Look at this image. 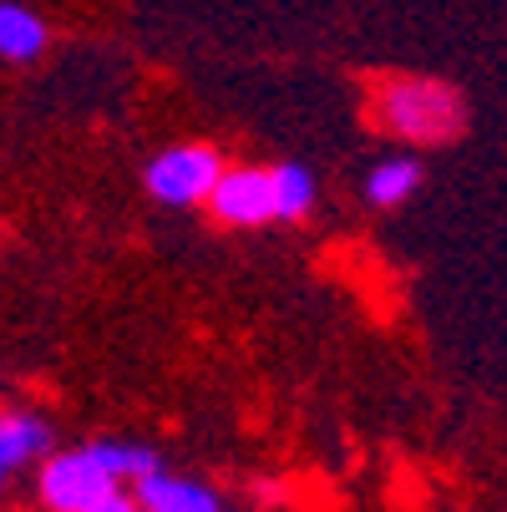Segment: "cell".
Instances as JSON below:
<instances>
[{"instance_id": "cell-1", "label": "cell", "mask_w": 507, "mask_h": 512, "mask_svg": "<svg viewBox=\"0 0 507 512\" xmlns=\"http://www.w3.org/2000/svg\"><path fill=\"white\" fill-rule=\"evenodd\" d=\"M381 122L396 137H411V142H447V137L462 132V102L442 82L401 77L381 92Z\"/></svg>"}, {"instance_id": "cell-2", "label": "cell", "mask_w": 507, "mask_h": 512, "mask_svg": "<svg viewBox=\"0 0 507 512\" xmlns=\"http://www.w3.org/2000/svg\"><path fill=\"white\" fill-rule=\"evenodd\" d=\"M224 163L213 148H203V142H183V148H168L148 163V193L158 203H173V208H188V203H203L208 188L219 183Z\"/></svg>"}, {"instance_id": "cell-3", "label": "cell", "mask_w": 507, "mask_h": 512, "mask_svg": "<svg viewBox=\"0 0 507 512\" xmlns=\"http://www.w3.org/2000/svg\"><path fill=\"white\" fill-rule=\"evenodd\" d=\"M112 487H117V477L107 472V462L97 457V447L61 452V457H51L41 467V502L51 512H82L87 502H97Z\"/></svg>"}, {"instance_id": "cell-4", "label": "cell", "mask_w": 507, "mask_h": 512, "mask_svg": "<svg viewBox=\"0 0 507 512\" xmlns=\"http://www.w3.org/2000/svg\"><path fill=\"white\" fill-rule=\"evenodd\" d=\"M208 203L219 213V224L254 229L274 218V183L264 168H234V173H219V183L208 188Z\"/></svg>"}, {"instance_id": "cell-5", "label": "cell", "mask_w": 507, "mask_h": 512, "mask_svg": "<svg viewBox=\"0 0 507 512\" xmlns=\"http://www.w3.org/2000/svg\"><path fill=\"white\" fill-rule=\"evenodd\" d=\"M137 512H219V497L198 482H178L163 472L137 477Z\"/></svg>"}, {"instance_id": "cell-6", "label": "cell", "mask_w": 507, "mask_h": 512, "mask_svg": "<svg viewBox=\"0 0 507 512\" xmlns=\"http://www.w3.org/2000/svg\"><path fill=\"white\" fill-rule=\"evenodd\" d=\"M51 442V426L36 416H0V477H11L31 457H41Z\"/></svg>"}, {"instance_id": "cell-7", "label": "cell", "mask_w": 507, "mask_h": 512, "mask_svg": "<svg viewBox=\"0 0 507 512\" xmlns=\"http://www.w3.org/2000/svg\"><path fill=\"white\" fill-rule=\"evenodd\" d=\"M46 51V26L26 6H0V56L6 61H36Z\"/></svg>"}, {"instance_id": "cell-8", "label": "cell", "mask_w": 507, "mask_h": 512, "mask_svg": "<svg viewBox=\"0 0 507 512\" xmlns=\"http://www.w3.org/2000/svg\"><path fill=\"white\" fill-rule=\"evenodd\" d=\"M269 183H274V218H305L315 208V178L300 163L274 168Z\"/></svg>"}, {"instance_id": "cell-9", "label": "cell", "mask_w": 507, "mask_h": 512, "mask_svg": "<svg viewBox=\"0 0 507 512\" xmlns=\"http://www.w3.org/2000/svg\"><path fill=\"white\" fill-rule=\"evenodd\" d=\"M416 183H421L416 158H391V163H381V168L371 173L366 198H371V203H381V208H396L401 198H411V193H416Z\"/></svg>"}, {"instance_id": "cell-10", "label": "cell", "mask_w": 507, "mask_h": 512, "mask_svg": "<svg viewBox=\"0 0 507 512\" xmlns=\"http://www.w3.org/2000/svg\"><path fill=\"white\" fill-rule=\"evenodd\" d=\"M97 457L107 462V472H112V477H142V472H158V452H153V447L97 442Z\"/></svg>"}, {"instance_id": "cell-11", "label": "cell", "mask_w": 507, "mask_h": 512, "mask_svg": "<svg viewBox=\"0 0 507 512\" xmlns=\"http://www.w3.org/2000/svg\"><path fill=\"white\" fill-rule=\"evenodd\" d=\"M82 512H137V497H122V492L112 487V492H102L97 502H87Z\"/></svg>"}, {"instance_id": "cell-12", "label": "cell", "mask_w": 507, "mask_h": 512, "mask_svg": "<svg viewBox=\"0 0 507 512\" xmlns=\"http://www.w3.org/2000/svg\"><path fill=\"white\" fill-rule=\"evenodd\" d=\"M0 482H6V477H0Z\"/></svg>"}]
</instances>
